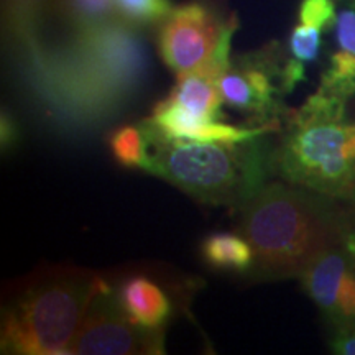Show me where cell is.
Wrapping results in <instances>:
<instances>
[{
	"mask_svg": "<svg viewBox=\"0 0 355 355\" xmlns=\"http://www.w3.org/2000/svg\"><path fill=\"white\" fill-rule=\"evenodd\" d=\"M158 133L170 140L180 141H225L239 144L247 141L265 133L278 132V122L260 123L259 127H237L209 119L191 117L171 105L159 102L153 109V114L145 121Z\"/></svg>",
	"mask_w": 355,
	"mask_h": 355,
	"instance_id": "cell-9",
	"label": "cell"
},
{
	"mask_svg": "<svg viewBox=\"0 0 355 355\" xmlns=\"http://www.w3.org/2000/svg\"><path fill=\"white\" fill-rule=\"evenodd\" d=\"M332 349L336 354L355 355V324L337 326V332L332 340Z\"/></svg>",
	"mask_w": 355,
	"mask_h": 355,
	"instance_id": "cell-19",
	"label": "cell"
},
{
	"mask_svg": "<svg viewBox=\"0 0 355 355\" xmlns=\"http://www.w3.org/2000/svg\"><path fill=\"white\" fill-rule=\"evenodd\" d=\"M105 283L97 273L81 268L35 275L3 311L2 352L71 355L89 304Z\"/></svg>",
	"mask_w": 355,
	"mask_h": 355,
	"instance_id": "cell-4",
	"label": "cell"
},
{
	"mask_svg": "<svg viewBox=\"0 0 355 355\" xmlns=\"http://www.w3.org/2000/svg\"><path fill=\"white\" fill-rule=\"evenodd\" d=\"M117 296L128 316L146 329H163L171 316L173 304L165 290L144 275L123 279Z\"/></svg>",
	"mask_w": 355,
	"mask_h": 355,
	"instance_id": "cell-12",
	"label": "cell"
},
{
	"mask_svg": "<svg viewBox=\"0 0 355 355\" xmlns=\"http://www.w3.org/2000/svg\"><path fill=\"white\" fill-rule=\"evenodd\" d=\"M121 19L137 26L163 24L173 12L171 0H115Z\"/></svg>",
	"mask_w": 355,
	"mask_h": 355,
	"instance_id": "cell-18",
	"label": "cell"
},
{
	"mask_svg": "<svg viewBox=\"0 0 355 355\" xmlns=\"http://www.w3.org/2000/svg\"><path fill=\"white\" fill-rule=\"evenodd\" d=\"M69 352L79 355L163 354V329H146L133 321L122 308L117 290L105 283L89 304Z\"/></svg>",
	"mask_w": 355,
	"mask_h": 355,
	"instance_id": "cell-6",
	"label": "cell"
},
{
	"mask_svg": "<svg viewBox=\"0 0 355 355\" xmlns=\"http://www.w3.org/2000/svg\"><path fill=\"white\" fill-rule=\"evenodd\" d=\"M110 152L115 162L127 168L145 170L148 158V140L144 127L125 125L112 132L109 139Z\"/></svg>",
	"mask_w": 355,
	"mask_h": 355,
	"instance_id": "cell-17",
	"label": "cell"
},
{
	"mask_svg": "<svg viewBox=\"0 0 355 355\" xmlns=\"http://www.w3.org/2000/svg\"><path fill=\"white\" fill-rule=\"evenodd\" d=\"M336 0H301L298 24L293 26L288 51L290 58L300 63H313L318 60L322 44V33L334 26Z\"/></svg>",
	"mask_w": 355,
	"mask_h": 355,
	"instance_id": "cell-13",
	"label": "cell"
},
{
	"mask_svg": "<svg viewBox=\"0 0 355 355\" xmlns=\"http://www.w3.org/2000/svg\"><path fill=\"white\" fill-rule=\"evenodd\" d=\"M347 102L316 91L290 114L275 146V173L286 183L331 199L355 198V123Z\"/></svg>",
	"mask_w": 355,
	"mask_h": 355,
	"instance_id": "cell-3",
	"label": "cell"
},
{
	"mask_svg": "<svg viewBox=\"0 0 355 355\" xmlns=\"http://www.w3.org/2000/svg\"><path fill=\"white\" fill-rule=\"evenodd\" d=\"M53 0H3V26L13 42L32 51L38 46V30Z\"/></svg>",
	"mask_w": 355,
	"mask_h": 355,
	"instance_id": "cell-14",
	"label": "cell"
},
{
	"mask_svg": "<svg viewBox=\"0 0 355 355\" xmlns=\"http://www.w3.org/2000/svg\"><path fill=\"white\" fill-rule=\"evenodd\" d=\"M235 15L222 20L214 7L204 2L181 3L159 24L158 50L176 76L207 64Z\"/></svg>",
	"mask_w": 355,
	"mask_h": 355,
	"instance_id": "cell-7",
	"label": "cell"
},
{
	"mask_svg": "<svg viewBox=\"0 0 355 355\" xmlns=\"http://www.w3.org/2000/svg\"><path fill=\"white\" fill-rule=\"evenodd\" d=\"M336 50L318 91L347 102L355 96V0H336Z\"/></svg>",
	"mask_w": 355,
	"mask_h": 355,
	"instance_id": "cell-10",
	"label": "cell"
},
{
	"mask_svg": "<svg viewBox=\"0 0 355 355\" xmlns=\"http://www.w3.org/2000/svg\"><path fill=\"white\" fill-rule=\"evenodd\" d=\"M300 279L309 298L332 322L355 324V261L343 245L319 255Z\"/></svg>",
	"mask_w": 355,
	"mask_h": 355,
	"instance_id": "cell-8",
	"label": "cell"
},
{
	"mask_svg": "<svg viewBox=\"0 0 355 355\" xmlns=\"http://www.w3.org/2000/svg\"><path fill=\"white\" fill-rule=\"evenodd\" d=\"M148 140L145 171L163 178L204 204L243 207L275 173V146L268 133L225 141L170 140L141 123Z\"/></svg>",
	"mask_w": 355,
	"mask_h": 355,
	"instance_id": "cell-2",
	"label": "cell"
},
{
	"mask_svg": "<svg viewBox=\"0 0 355 355\" xmlns=\"http://www.w3.org/2000/svg\"><path fill=\"white\" fill-rule=\"evenodd\" d=\"M53 7L71 26L73 33L121 19L115 0H53Z\"/></svg>",
	"mask_w": 355,
	"mask_h": 355,
	"instance_id": "cell-16",
	"label": "cell"
},
{
	"mask_svg": "<svg viewBox=\"0 0 355 355\" xmlns=\"http://www.w3.org/2000/svg\"><path fill=\"white\" fill-rule=\"evenodd\" d=\"M343 247L345 248V252H347V254L352 257V260L355 261V232H345Z\"/></svg>",
	"mask_w": 355,
	"mask_h": 355,
	"instance_id": "cell-21",
	"label": "cell"
},
{
	"mask_svg": "<svg viewBox=\"0 0 355 355\" xmlns=\"http://www.w3.org/2000/svg\"><path fill=\"white\" fill-rule=\"evenodd\" d=\"M19 140V127L12 115L3 110L2 119H0V141H2V150L12 148Z\"/></svg>",
	"mask_w": 355,
	"mask_h": 355,
	"instance_id": "cell-20",
	"label": "cell"
},
{
	"mask_svg": "<svg viewBox=\"0 0 355 355\" xmlns=\"http://www.w3.org/2000/svg\"><path fill=\"white\" fill-rule=\"evenodd\" d=\"M285 63L277 43L230 60L219 78L224 104L261 123L277 122L278 115L285 114L282 97L288 94Z\"/></svg>",
	"mask_w": 355,
	"mask_h": 355,
	"instance_id": "cell-5",
	"label": "cell"
},
{
	"mask_svg": "<svg viewBox=\"0 0 355 355\" xmlns=\"http://www.w3.org/2000/svg\"><path fill=\"white\" fill-rule=\"evenodd\" d=\"M220 74L222 71L211 63L181 74L176 86L162 102L191 117L217 121L224 104L219 91Z\"/></svg>",
	"mask_w": 355,
	"mask_h": 355,
	"instance_id": "cell-11",
	"label": "cell"
},
{
	"mask_svg": "<svg viewBox=\"0 0 355 355\" xmlns=\"http://www.w3.org/2000/svg\"><path fill=\"white\" fill-rule=\"evenodd\" d=\"M201 252L204 260L214 268L245 272L254 265V250L242 235L212 234L204 239Z\"/></svg>",
	"mask_w": 355,
	"mask_h": 355,
	"instance_id": "cell-15",
	"label": "cell"
},
{
	"mask_svg": "<svg viewBox=\"0 0 355 355\" xmlns=\"http://www.w3.org/2000/svg\"><path fill=\"white\" fill-rule=\"evenodd\" d=\"M331 198L290 183H268L242 207L239 232L252 245V272L260 278H295L345 232Z\"/></svg>",
	"mask_w": 355,
	"mask_h": 355,
	"instance_id": "cell-1",
	"label": "cell"
}]
</instances>
